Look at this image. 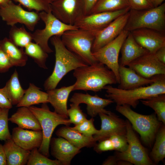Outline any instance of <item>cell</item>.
Returning <instances> with one entry per match:
<instances>
[{"label":"cell","mask_w":165,"mask_h":165,"mask_svg":"<svg viewBox=\"0 0 165 165\" xmlns=\"http://www.w3.org/2000/svg\"><path fill=\"white\" fill-rule=\"evenodd\" d=\"M120 65L126 66L131 62L149 52L135 41L130 32L124 41L121 50Z\"/></svg>","instance_id":"23"},{"label":"cell","mask_w":165,"mask_h":165,"mask_svg":"<svg viewBox=\"0 0 165 165\" xmlns=\"http://www.w3.org/2000/svg\"><path fill=\"white\" fill-rule=\"evenodd\" d=\"M76 79L73 91L91 90L98 92L105 86L118 83L114 72L104 64L99 62L79 67L74 70Z\"/></svg>","instance_id":"1"},{"label":"cell","mask_w":165,"mask_h":165,"mask_svg":"<svg viewBox=\"0 0 165 165\" xmlns=\"http://www.w3.org/2000/svg\"><path fill=\"white\" fill-rule=\"evenodd\" d=\"M50 145L51 155L62 165H70L73 158L81 151L80 149L61 137L51 139Z\"/></svg>","instance_id":"19"},{"label":"cell","mask_w":165,"mask_h":165,"mask_svg":"<svg viewBox=\"0 0 165 165\" xmlns=\"http://www.w3.org/2000/svg\"><path fill=\"white\" fill-rule=\"evenodd\" d=\"M165 0H150L154 7H156L162 4Z\"/></svg>","instance_id":"49"},{"label":"cell","mask_w":165,"mask_h":165,"mask_svg":"<svg viewBox=\"0 0 165 165\" xmlns=\"http://www.w3.org/2000/svg\"><path fill=\"white\" fill-rule=\"evenodd\" d=\"M98 115L101 119V129L93 136L96 141H100L114 135H126L125 121L111 111L108 114L100 113Z\"/></svg>","instance_id":"14"},{"label":"cell","mask_w":165,"mask_h":165,"mask_svg":"<svg viewBox=\"0 0 165 165\" xmlns=\"http://www.w3.org/2000/svg\"><path fill=\"white\" fill-rule=\"evenodd\" d=\"M16 112L9 118V121L17 124L18 127L33 130H42L36 116L28 107H18Z\"/></svg>","instance_id":"24"},{"label":"cell","mask_w":165,"mask_h":165,"mask_svg":"<svg viewBox=\"0 0 165 165\" xmlns=\"http://www.w3.org/2000/svg\"><path fill=\"white\" fill-rule=\"evenodd\" d=\"M119 78L118 88L129 90L150 84L154 82L156 79V75L150 78H145L131 68L119 65Z\"/></svg>","instance_id":"21"},{"label":"cell","mask_w":165,"mask_h":165,"mask_svg":"<svg viewBox=\"0 0 165 165\" xmlns=\"http://www.w3.org/2000/svg\"><path fill=\"white\" fill-rule=\"evenodd\" d=\"M0 48L7 55L13 66L23 67L26 64L28 57L23 48H19L9 38L0 41Z\"/></svg>","instance_id":"27"},{"label":"cell","mask_w":165,"mask_h":165,"mask_svg":"<svg viewBox=\"0 0 165 165\" xmlns=\"http://www.w3.org/2000/svg\"><path fill=\"white\" fill-rule=\"evenodd\" d=\"M129 32L124 29L113 40L92 53L97 61L104 64L114 72L118 83L119 82V55L123 44Z\"/></svg>","instance_id":"11"},{"label":"cell","mask_w":165,"mask_h":165,"mask_svg":"<svg viewBox=\"0 0 165 165\" xmlns=\"http://www.w3.org/2000/svg\"><path fill=\"white\" fill-rule=\"evenodd\" d=\"M108 138L112 142L114 150L122 152L127 149L128 145L126 135H114Z\"/></svg>","instance_id":"40"},{"label":"cell","mask_w":165,"mask_h":165,"mask_svg":"<svg viewBox=\"0 0 165 165\" xmlns=\"http://www.w3.org/2000/svg\"><path fill=\"white\" fill-rule=\"evenodd\" d=\"M154 54L160 61L165 64V46L158 49Z\"/></svg>","instance_id":"46"},{"label":"cell","mask_w":165,"mask_h":165,"mask_svg":"<svg viewBox=\"0 0 165 165\" xmlns=\"http://www.w3.org/2000/svg\"><path fill=\"white\" fill-rule=\"evenodd\" d=\"M130 163L124 160H118L117 162V165H132Z\"/></svg>","instance_id":"50"},{"label":"cell","mask_w":165,"mask_h":165,"mask_svg":"<svg viewBox=\"0 0 165 165\" xmlns=\"http://www.w3.org/2000/svg\"><path fill=\"white\" fill-rule=\"evenodd\" d=\"M50 6L52 14L67 24L74 25L84 16L83 0H57Z\"/></svg>","instance_id":"13"},{"label":"cell","mask_w":165,"mask_h":165,"mask_svg":"<svg viewBox=\"0 0 165 165\" xmlns=\"http://www.w3.org/2000/svg\"><path fill=\"white\" fill-rule=\"evenodd\" d=\"M19 3L29 10L37 12H51L50 4L48 0H11Z\"/></svg>","instance_id":"36"},{"label":"cell","mask_w":165,"mask_h":165,"mask_svg":"<svg viewBox=\"0 0 165 165\" xmlns=\"http://www.w3.org/2000/svg\"><path fill=\"white\" fill-rule=\"evenodd\" d=\"M12 105L6 95L3 88L0 89V108L10 109Z\"/></svg>","instance_id":"44"},{"label":"cell","mask_w":165,"mask_h":165,"mask_svg":"<svg viewBox=\"0 0 165 165\" xmlns=\"http://www.w3.org/2000/svg\"><path fill=\"white\" fill-rule=\"evenodd\" d=\"M117 160L116 157L114 156L108 157L103 163L104 165H117Z\"/></svg>","instance_id":"48"},{"label":"cell","mask_w":165,"mask_h":165,"mask_svg":"<svg viewBox=\"0 0 165 165\" xmlns=\"http://www.w3.org/2000/svg\"><path fill=\"white\" fill-rule=\"evenodd\" d=\"M127 1L130 9L142 10L154 8L150 0H127Z\"/></svg>","instance_id":"41"},{"label":"cell","mask_w":165,"mask_h":165,"mask_svg":"<svg viewBox=\"0 0 165 165\" xmlns=\"http://www.w3.org/2000/svg\"><path fill=\"white\" fill-rule=\"evenodd\" d=\"M128 7H130L127 0H98L90 14L103 12L114 11Z\"/></svg>","instance_id":"31"},{"label":"cell","mask_w":165,"mask_h":165,"mask_svg":"<svg viewBox=\"0 0 165 165\" xmlns=\"http://www.w3.org/2000/svg\"><path fill=\"white\" fill-rule=\"evenodd\" d=\"M48 0V2H49V3L50 4L51 3H52V2L55 1L57 0Z\"/></svg>","instance_id":"52"},{"label":"cell","mask_w":165,"mask_h":165,"mask_svg":"<svg viewBox=\"0 0 165 165\" xmlns=\"http://www.w3.org/2000/svg\"><path fill=\"white\" fill-rule=\"evenodd\" d=\"M94 119L92 117L89 119H86L72 128L85 135L92 137L98 131L94 126Z\"/></svg>","instance_id":"38"},{"label":"cell","mask_w":165,"mask_h":165,"mask_svg":"<svg viewBox=\"0 0 165 165\" xmlns=\"http://www.w3.org/2000/svg\"><path fill=\"white\" fill-rule=\"evenodd\" d=\"M13 66L7 55L0 48V72H5Z\"/></svg>","instance_id":"43"},{"label":"cell","mask_w":165,"mask_h":165,"mask_svg":"<svg viewBox=\"0 0 165 165\" xmlns=\"http://www.w3.org/2000/svg\"><path fill=\"white\" fill-rule=\"evenodd\" d=\"M141 28L165 33V3L147 9H130L124 30L128 31Z\"/></svg>","instance_id":"5"},{"label":"cell","mask_w":165,"mask_h":165,"mask_svg":"<svg viewBox=\"0 0 165 165\" xmlns=\"http://www.w3.org/2000/svg\"><path fill=\"white\" fill-rule=\"evenodd\" d=\"M10 0H0V6L7 3Z\"/></svg>","instance_id":"51"},{"label":"cell","mask_w":165,"mask_h":165,"mask_svg":"<svg viewBox=\"0 0 165 165\" xmlns=\"http://www.w3.org/2000/svg\"><path fill=\"white\" fill-rule=\"evenodd\" d=\"M126 136L128 143L127 149L123 152L116 151L114 155L117 160L127 161L135 165L155 164L149 156L146 149L141 145L128 120Z\"/></svg>","instance_id":"9"},{"label":"cell","mask_w":165,"mask_h":165,"mask_svg":"<svg viewBox=\"0 0 165 165\" xmlns=\"http://www.w3.org/2000/svg\"><path fill=\"white\" fill-rule=\"evenodd\" d=\"M127 66L146 78L157 75H165V64L160 61L154 53L149 52L134 60Z\"/></svg>","instance_id":"15"},{"label":"cell","mask_w":165,"mask_h":165,"mask_svg":"<svg viewBox=\"0 0 165 165\" xmlns=\"http://www.w3.org/2000/svg\"><path fill=\"white\" fill-rule=\"evenodd\" d=\"M0 16L8 25L12 27L20 23L32 31L40 19L38 12L26 11L11 0L0 6Z\"/></svg>","instance_id":"10"},{"label":"cell","mask_w":165,"mask_h":165,"mask_svg":"<svg viewBox=\"0 0 165 165\" xmlns=\"http://www.w3.org/2000/svg\"><path fill=\"white\" fill-rule=\"evenodd\" d=\"M2 109V108H0V111Z\"/></svg>","instance_id":"53"},{"label":"cell","mask_w":165,"mask_h":165,"mask_svg":"<svg viewBox=\"0 0 165 165\" xmlns=\"http://www.w3.org/2000/svg\"><path fill=\"white\" fill-rule=\"evenodd\" d=\"M7 165H26L30 151L17 145L12 138L5 141L3 145Z\"/></svg>","instance_id":"26"},{"label":"cell","mask_w":165,"mask_h":165,"mask_svg":"<svg viewBox=\"0 0 165 165\" xmlns=\"http://www.w3.org/2000/svg\"><path fill=\"white\" fill-rule=\"evenodd\" d=\"M130 7L114 11L92 13L82 16L74 25L95 35L116 18L128 12Z\"/></svg>","instance_id":"12"},{"label":"cell","mask_w":165,"mask_h":165,"mask_svg":"<svg viewBox=\"0 0 165 165\" xmlns=\"http://www.w3.org/2000/svg\"><path fill=\"white\" fill-rule=\"evenodd\" d=\"M9 109H2L0 111V140L6 141L12 138L9 128L8 115Z\"/></svg>","instance_id":"37"},{"label":"cell","mask_w":165,"mask_h":165,"mask_svg":"<svg viewBox=\"0 0 165 165\" xmlns=\"http://www.w3.org/2000/svg\"><path fill=\"white\" fill-rule=\"evenodd\" d=\"M41 89L33 83H30L28 88L25 90V93L16 107H29L40 103H48L47 92L41 91Z\"/></svg>","instance_id":"28"},{"label":"cell","mask_w":165,"mask_h":165,"mask_svg":"<svg viewBox=\"0 0 165 165\" xmlns=\"http://www.w3.org/2000/svg\"><path fill=\"white\" fill-rule=\"evenodd\" d=\"M94 149L97 152L100 153L102 152L114 150L111 140L107 138L99 142L94 147Z\"/></svg>","instance_id":"42"},{"label":"cell","mask_w":165,"mask_h":165,"mask_svg":"<svg viewBox=\"0 0 165 165\" xmlns=\"http://www.w3.org/2000/svg\"><path fill=\"white\" fill-rule=\"evenodd\" d=\"M116 110L127 119L133 129L140 135L143 142L151 147L162 123L158 120L156 114L149 115L139 114L127 105H117Z\"/></svg>","instance_id":"4"},{"label":"cell","mask_w":165,"mask_h":165,"mask_svg":"<svg viewBox=\"0 0 165 165\" xmlns=\"http://www.w3.org/2000/svg\"><path fill=\"white\" fill-rule=\"evenodd\" d=\"M130 32L137 42L150 53H154L160 48L165 46V33L146 28Z\"/></svg>","instance_id":"17"},{"label":"cell","mask_w":165,"mask_h":165,"mask_svg":"<svg viewBox=\"0 0 165 165\" xmlns=\"http://www.w3.org/2000/svg\"><path fill=\"white\" fill-rule=\"evenodd\" d=\"M144 105L155 111L158 120L165 124V94H160L145 100H140Z\"/></svg>","instance_id":"32"},{"label":"cell","mask_w":165,"mask_h":165,"mask_svg":"<svg viewBox=\"0 0 165 165\" xmlns=\"http://www.w3.org/2000/svg\"><path fill=\"white\" fill-rule=\"evenodd\" d=\"M28 107L37 118L42 128L43 139L38 150L48 157L50 141L55 129L60 125L68 126L71 123L68 118L51 111L46 104H43L40 108L33 106Z\"/></svg>","instance_id":"7"},{"label":"cell","mask_w":165,"mask_h":165,"mask_svg":"<svg viewBox=\"0 0 165 165\" xmlns=\"http://www.w3.org/2000/svg\"><path fill=\"white\" fill-rule=\"evenodd\" d=\"M9 38L16 45L23 48L33 40L32 33L26 31L24 26L11 27L9 31Z\"/></svg>","instance_id":"33"},{"label":"cell","mask_w":165,"mask_h":165,"mask_svg":"<svg viewBox=\"0 0 165 165\" xmlns=\"http://www.w3.org/2000/svg\"><path fill=\"white\" fill-rule=\"evenodd\" d=\"M26 55L31 57L40 68L47 69L46 64L48 53L38 44L32 42L25 47Z\"/></svg>","instance_id":"34"},{"label":"cell","mask_w":165,"mask_h":165,"mask_svg":"<svg viewBox=\"0 0 165 165\" xmlns=\"http://www.w3.org/2000/svg\"><path fill=\"white\" fill-rule=\"evenodd\" d=\"M56 134L58 137L65 139L80 149L85 147H94L97 144L93 136L85 135L68 126L60 128L56 131Z\"/></svg>","instance_id":"25"},{"label":"cell","mask_w":165,"mask_h":165,"mask_svg":"<svg viewBox=\"0 0 165 165\" xmlns=\"http://www.w3.org/2000/svg\"><path fill=\"white\" fill-rule=\"evenodd\" d=\"M0 165H7L3 145L0 143Z\"/></svg>","instance_id":"47"},{"label":"cell","mask_w":165,"mask_h":165,"mask_svg":"<svg viewBox=\"0 0 165 165\" xmlns=\"http://www.w3.org/2000/svg\"><path fill=\"white\" fill-rule=\"evenodd\" d=\"M38 148H35L30 151L27 163V165H61L58 160H52L41 153Z\"/></svg>","instance_id":"35"},{"label":"cell","mask_w":165,"mask_h":165,"mask_svg":"<svg viewBox=\"0 0 165 165\" xmlns=\"http://www.w3.org/2000/svg\"><path fill=\"white\" fill-rule=\"evenodd\" d=\"M155 81L147 86H141L124 90L108 85L105 96L112 100L117 105H127L135 108L139 100H145L160 94H165V75H156Z\"/></svg>","instance_id":"2"},{"label":"cell","mask_w":165,"mask_h":165,"mask_svg":"<svg viewBox=\"0 0 165 165\" xmlns=\"http://www.w3.org/2000/svg\"><path fill=\"white\" fill-rule=\"evenodd\" d=\"M70 101L78 105L81 103L86 104L87 113L92 118L100 113L108 114L110 111L106 110L105 108L114 102L110 99L103 98L97 94L93 96L87 93H77L73 94Z\"/></svg>","instance_id":"18"},{"label":"cell","mask_w":165,"mask_h":165,"mask_svg":"<svg viewBox=\"0 0 165 165\" xmlns=\"http://www.w3.org/2000/svg\"><path fill=\"white\" fill-rule=\"evenodd\" d=\"M12 138L18 145L28 151L38 148L43 139L42 130L36 131L24 129L17 127L13 128Z\"/></svg>","instance_id":"20"},{"label":"cell","mask_w":165,"mask_h":165,"mask_svg":"<svg viewBox=\"0 0 165 165\" xmlns=\"http://www.w3.org/2000/svg\"><path fill=\"white\" fill-rule=\"evenodd\" d=\"M74 84L68 86L46 91L48 103L53 107L56 113L68 118L67 103L68 97L73 91Z\"/></svg>","instance_id":"22"},{"label":"cell","mask_w":165,"mask_h":165,"mask_svg":"<svg viewBox=\"0 0 165 165\" xmlns=\"http://www.w3.org/2000/svg\"><path fill=\"white\" fill-rule=\"evenodd\" d=\"M129 11L116 18L95 35L92 48V52L113 40L124 29L128 18Z\"/></svg>","instance_id":"16"},{"label":"cell","mask_w":165,"mask_h":165,"mask_svg":"<svg viewBox=\"0 0 165 165\" xmlns=\"http://www.w3.org/2000/svg\"><path fill=\"white\" fill-rule=\"evenodd\" d=\"M68 110V117L71 123L77 125L86 119V116L81 109L79 105L72 103Z\"/></svg>","instance_id":"39"},{"label":"cell","mask_w":165,"mask_h":165,"mask_svg":"<svg viewBox=\"0 0 165 165\" xmlns=\"http://www.w3.org/2000/svg\"><path fill=\"white\" fill-rule=\"evenodd\" d=\"M50 39L55 50V61L52 74L43 85L46 91L56 88L63 78L70 71L88 65L66 48L61 36H54Z\"/></svg>","instance_id":"3"},{"label":"cell","mask_w":165,"mask_h":165,"mask_svg":"<svg viewBox=\"0 0 165 165\" xmlns=\"http://www.w3.org/2000/svg\"><path fill=\"white\" fill-rule=\"evenodd\" d=\"M154 146L150 154V157L154 164L163 161L165 157V126L161 125L156 136Z\"/></svg>","instance_id":"30"},{"label":"cell","mask_w":165,"mask_h":165,"mask_svg":"<svg viewBox=\"0 0 165 165\" xmlns=\"http://www.w3.org/2000/svg\"><path fill=\"white\" fill-rule=\"evenodd\" d=\"M98 0H83L84 16L90 14V12Z\"/></svg>","instance_id":"45"},{"label":"cell","mask_w":165,"mask_h":165,"mask_svg":"<svg viewBox=\"0 0 165 165\" xmlns=\"http://www.w3.org/2000/svg\"><path fill=\"white\" fill-rule=\"evenodd\" d=\"M2 88L12 105H17L20 102L25 93V90L21 86L16 70H15Z\"/></svg>","instance_id":"29"},{"label":"cell","mask_w":165,"mask_h":165,"mask_svg":"<svg viewBox=\"0 0 165 165\" xmlns=\"http://www.w3.org/2000/svg\"><path fill=\"white\" fill-rule=\"evenodd\" d=\"M39 14L45 27L42 29L36 30L32 33L33 40L48 53L53 52L48 44L49 40L51 37L54 36H61L66 31L78 29L75 25L67 24L62 22L51 12L42 11Z\"/></svg>","instance_id":"8"},{"label":"cell","mask_w":165,"mask_h":165,"mask_svg":"<svg viewBox=\"0 0 165 165\" xmlns=\"http://www.w3.org/2000/svg\"><path fill=\"white\" fill-rule=\"evenodd\" d=\"M94 37L93 34L79 28L66 31L61 36L66 48L88 65L98 62L92 54Z\"/></svg>","instance_id":"6"}]
</instances>
